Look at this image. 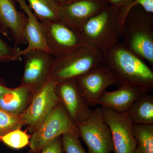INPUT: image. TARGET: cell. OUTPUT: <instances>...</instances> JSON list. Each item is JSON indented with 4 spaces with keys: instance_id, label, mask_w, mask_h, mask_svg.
I'll return each instance as SVG.
<instances>
[{
    "instance_id": "1",
    "label": "cell",
    "mask_w": 153,
    "mask_h": 153,
    "mask_svg": "<svg viewBox=\"0 0 153 153\" xmlns=\"http://www.w3.org/2000/svg\"><path fill=\"white\" fill-rule=\"evenodd\" d=\"M100 64L110 71L119 87L127 86L146 93L152 92L153 70L120 41L102 52Z\"/></svg>"
},
{
    "instance_id": "2",
    "label": "cell",
    "mask_w": 153,
    "mask_h": 153,
    "mask_svg": "<svg viewBox=\"0 0 153 153\" xmlns=\"http://www.w3.org/2000/svg\"><path fill=\"white\" fill-rule=\"evenodd\" d=\"M123 44L153 66V14L140 6L132 8L122 27Z\"/></svg>"
},
{
    "instance_id": "3",
    "label": "cell",
    "mask_w": 153,
    "mask_h": 153,
    "mask_svg": "<svg viewBox=\"0 0 153 153\" xmlns=\"http://www.w3.org/2000/svg\"><path fill=\"white\" fill-rule=\"evenodd\" d=\"M119 10L108 6L80 27L79 30L87 43L102 52L121 38Z\"/></svg>"
},
{
    "instance_id": "4",
    "label": "cell",
    "mask_w": 153,
    "mask_h": 153,
    "mask_svg": "<svg viewBox=\"0 0 153 153\" xmlns=\"http://www.w3.org/2000/svg\"><path fill=\"white\" fill-rule=\"evenodd\" d=\"M102 53L89 44L55 58L50 79L56 82L76 79L99 65Z\"/></svg>"
},
{
    "instance_id": "5",
    "label": "cell",
    "mask_w": 153,
    "mask_h": 153,
    "mask_svg": "<svg viewBox=\"0 0 153 153\" xmlns=\"http://www.w3.org/2000/svg\"><path fill=\"white\" fill-rule=\"evenodd\" d=\"M65 134L78 137V129L72 123L60 102L30 136L31 153H40L52 140Z\"/></svg>"
},
{
    "instance_id": "6",
    "label": "cell",
    "mask_w": 153,
    "mask_h": 153,
    "mask_svg": "<svg viewBox=\"0 0 153 153\" xmlns=\"http://www.w3.org/2000/svg\"><path fill=\"white\" fill-rule=\"evenodd\" d=\"M40 22L50 53L55 58L88 44L78 29L59 19Z\"/></svg>"
},
{
    "instance_id": "7",
    "label": "cell",
    "mask_w": 153,
    "mask_h": 153,
    "mask_svg": "<svg viewBox=\"0 0 153 153\" xmlns=\"http://www.w3.org/2000/svg\"><path fill=\"white\" fill-rule=\"evenodd\" d=\"M79 137L88 148L89 153H111L113 152L112 136L105 123L101 108L92 110L90 117L76 126Z\"/></svg>"
},
{
    "instance_id": "8",
    "label": "cell",
    "mask_w": 153,
    "mask_h": 153,
    "mask_svg": "<svg viewBox=\"0 0 153 153\" xmlns=\"http://www.w3.org/2000/svg\"><path fill=\"white\" fill-rule=\"evenodd\" d=\"M23 56L24 73L20 85L35 93L50 79L55 57L49 52L40 50H31Z\"/></svg>"
},
{
    "instance_id": "9",
    "label": "cell",
    "mask_w": 153,
    "mask_h": 153,
    "mask_svg": "<svg viewBox=\"0 0 153 153\" xmlns=\"http://www.w3.org/2000/svg\"><path fill=\"white\" fill-rule=\"evenodd\" d=\"M57 82L51 79L34 94L30 105L19 116L28 131L32 133L60 102L55 90Z\"/></svg>"
},
{
    "instance_id": "10",
    "label": "cell",
    "mask_w": 153,
    "mask_h": 153,
    "mask_svg": "<svg viewBox=\"0 0 153 153\" xmlns=\"http://www.w3.org/2000/svg\"><path fill=\"white\" fill-rule=\"evenodd\" d=\"M100 108L103 120L111 133L114 152L133 153L137 141L134 135V124L126 113L118 112L103 106Z\"/></svg>"
},
{
    "instance_id": "11",
    "label": "cell",
    "mask_w": 153,
    "mask_h": 153,
    "mask_svg": "<svg viewBox=\"0 0 153 153\" xmlns=\"http://www.w3.org/2000/svg\"><path fill=\"white\" fill-rule=\"evenodd\" d=\"M76 80L80 93L90 107L98 105L100 98L106 89L116 85L111 72L100 63Z\"/></svg>"
},
{
    "instance_id": "12",
    "label": "cell",
    "mask_w": 153,
    "mask_h": 153,
    "mask_svg": "<svg viewBox=\"0 0 153 153\" xmlns=\"http://www.w3.org/2000/svg\"><path fill=\"white\" fill-rule=\"evenodd\" d=\"M55 90L60 102L76 126L90 117L92 110L80 93L76 79L57 82Z\"/></svg>"
},
{
    "instance_id": "13",
    "label": "cell",
    "mask_w": 153,
    "mask_h": 153,
    "mask_svg": "<svg viewBox=\"0 0 153 153\" xmlns=\"http://www.w3.org/2000/svg\"><path fill=\"white\" fill-rule=\"evenodd\" d=\"M108 5L103 0H73L59 5V19L78 29Z\"/></svg>"
},
{
    "instance_id": "14",
    "label": "cell",
    "mask_w": 153,
    "mask_h": 153,
    "mask_svg": "<svg viewBox=\"0 0 153 153\" xmlns=\"http://www.w3.org/2000/svg\"><path fill=\"white\" fill-rule=\"evenodd\" d=\"M27 17L17 10L14 0H0V27L9 35L16 46L26 43L25 32Z\"/></svg>"
},
{
    "instance_id": "15",
    "label": "cell",
    "mask_w": 153,
    "mask_h": 153,
    "mask_svg": "<svg viewBox=\"0 0 153 153\" xmlns=\"http://www.w3.org/2000/svg\"><path fill=\"white\" fill-rule=\"evenodd\" d=\"M14 1L18 3L27 17L25 36L28 46L27 48L22 50L23 56L27 52L33 50H42L50 53L45 40L41 22L33 13L26 0Z\"/></svg>"
},
{
    "instance_id": "16",
    "label": "cell",
    "mask_w": 153,
    "mask_h": 153,
    "mask_svg": "<svg viewBox=\"0 0 153 153\" xmlns=\"http://www.w3.org/2000/svg\"><path fill=\"white\" fill-rule=\"evenodd\" d=\"M145 93L134 88L122 86L113 91H105L98 105L118 112L126 113L134 102Z\"/></svg>"
},
{
    "instance_id": "17",
    "label": "cell",
    "mask_w": 153,
    "mask_h": 153,
    "mask_svg": "<svg viewBox=\"0 0 153 153\" xmlns=\"http://www.w3.org/2000/svg\"><path fill=\"white\" fill-rule=\"evenodd\" d=\"M34 94L30 89L20 85L11 88L0 97V108L10 114L21 115L28 108Z\"/></svg>"
},
{
    "instance_id": "18",
    "label": "cell",
    "mask_w": 153,
    "mask_h": 153,
    "mask_svg": "<svg viewBox=\"0 0 153 153\" xmlns=\"http://www.w3.org/2000/svg\"><path fill=\"white\" fill-rule=\"evenodd\" d=\"M134 125H153V95L143 94L126 112Z\"/></svg>"
},
{
    "instance_id": "19",
    "label": "cell",
    "mask_w": 153,
    "mask_h": 153,
    "mask_svg": "<svg viewBox=\"0 0 153 153\" xmlns=\"http://www.w3.org/2000/svg\"><path fill=\"white\" fill-rule=\"evenodd\" d=\"M40 21L58 20L59 4L57 0H26Z\"/></svg>"
},
{
    "instance_id": "20",
    "label": "cell",
    "mask_w": 153,
    "mask_h": 153,
    "mask_svg": "<svg viewBox=\"0 0 153 153\" xmlns=\"http://www.w3.org/2000/svg\"><path fill=\"white\" fill-rule=\"evenodd\" d=\"M137 146L133 153H153V125H134Z\"/></svg>"
},
{
    "instance_id": "21",
    "label": "cell",
    "mask_w": 153,
    "mask_h": 153,
    "mask_svg": "<svg viewBox=\"0 0 153 153\" xmlns=\"http://www.w3.org/2000/svg\"><path fill=\"white\" fill-rule=\"evenodd\" d=\"M21 129L15 130L0 137V141L9 147L19 149L30 144V136Z\"/></svg>"
},
{
    "instance_id": "22",
    "label": "cell",
    "mask_w": 153,
    "mask_h": 153,
    "mask_svg": "<svg viewBox=\"0 0 153 153\" xmlns=\"http://www.w3.org/2000/svg\"><path fill=\"white\" fill-rule=\"evenodd\" d=\"M25 126L19 116L10 114L0 108V137Z\"/></svg>"
},
{
    "instance_id": "23",
    "label": "cell",
    "mask_w": 153,
    "mask_h": 153,
    "mask_svg": "<svg viewBox=\"0 0 153 153\" xmlns=\"http://www.w3.org/2000/svg\"><path fill=\"white\" fill-rule=\"evenodd\" d=\"M22 56V50L17 47H11L0 38V62L16 61Z\"/></svg>"
},
{
    "instance_id": "24",
    "label": "cell",
    "mask_w": 153,
    "mask_h": 153,
    "mask_svg": "<svg viewBox=\"0 0 153 153\" xmlns=\"http://www.w3.org/2000/svg\"><path fill=\"white\" fill-rule=\"evenodd\" d=\"M79 137L72 134H65L62 136V146L65 153H89L82 148Z\"/></svg>"
},
{
    "instance_id": "25",
    "label": "cell",
    "mask_w": 153,
    "mask_h": 153,
    "mask_svg": "<svg viewBox=\"0 0 153 153\" xmlns=\"http://www.w3.org/2000/svg\"><path fill=\"white\" fill-rule=\"evenodd\" d=\"M135 6H140L146 12L153 14V0H135L128 7L119 10L120 18L122 25L129 11Z\"/></svg>"
},
{
    "instance_id": "26",
    "label": "cell",
    "mask_w": 153,
    "mask_h": 153,
    "mask_svg": "<svg viewBox=\"0 0 153 153\" xmlns=\"http://www.w3.org/2000/svg\"><path fill=\"white\" fill-rule=\"evenodd\" d=\"M40 153H65L62 146V136L48 143Z\"/></svg>"
},
{
    "instance_id": "27",
    "label": "cell",
    "mask_w": 153,
    "mask_h": 153,
    "mask_svg": "<svg viewBox=\"0 0 153 153\" xmlns=\"http://www.w3.org/2000/svg\"><path fill=\"white\" fill-rule=\"evenodd\" d=\"M108 5L113 7L120 10L128 7L135 0H103Z\"/></svg>"
},
{
    "instance_id": "28",
    "label": "cell",
    "mask_w": 153,
    "mask_h": 153,
    "mask_svg": "<svg viewBox=\"0 0 153 153\" xmlns=\"http://www.w3.org/2000/svg\"><path fill=\"white\" fill-rule=\"evenodd\" d=\"M11 88L8 87L4 82L0 80V97L7 93Z\"/></svg>"
},
{
    "instance_id": "29",
    "label": "cell",
    "mask_w": 153,
    "mask_h": 153,
    "mask_svg": "<svg viewBox=\"0 0 153 153\" xmlns=\"http://www.w3.org/2000/svg\"><path fill=\"white\" fill-rule=\"evenodd\" d=\"M70 1V0H57V2H58L59 5L67 2L68 1Z\"/></svg>"
},
{
    "instance_id": "30",
    "label": "cell",
    "mask_w": 153,
    "mask_h": 153,
    "mask_svg": "<svg viewBox=\"0 0 153 153\" xmlns=\"http://www.w3.org/2000/svg\"><path fill=\"white\" fill-rule=\"evenodd\" d=\"M73 1V0H70V1Z\"/></svg>"
}]
</instances>
